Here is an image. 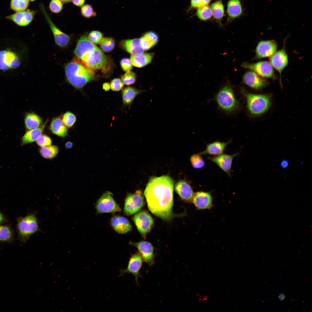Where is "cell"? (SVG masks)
<instances>
[{"instance_id": "31", "label": "cell", "mask_w": 312, "mask_h": 312, "mask_svg": "<svg viewBox=\"0 0 312 312\" xmlns=\"http://www.w3.org/2000/svg\"><path fill=\"white\" fill-rule=\"evenodd\" d=\"M212 15L215 20L221 27H223L222 20L224 16V10L222 0H218L211 5Z\"/></svg>"}, {"instance_id": "46", "label": "cell", "mask_w": 312, "mask_h": 312, "mask_svg": "<svg viewBox=\"0 0 312 312\" xmlns=\"http://www.w3.org/2000/svg\"><path fill=\"white\" fill-rule=\"evenodd\" d=\"M140 39V43L141 47L144 50H147L155 44L149 38L144 35Z\"/></svg>"}, {"instance_id": "7", "label": "cell", "mask_w": 312, "mask_h": 312, "mask_svg": "<svg viewBox=\"0 0 312 312\" xmlns=\"http://www.w3.org/2000/svg\"><path fill=\"white\" fill-rule=\"evenodd\" d=\"M145 204L144 195L140 190L128 194L125 202L124 211L125 214L131 215L139 211Z\"/></svg>"}, {"instance_id": "32", "label": "cell", "mask_w": 312, "mask_h": 312, "mask_svg": "<svg viewBox=\"0 0 312 312\" xmlns=\"http://www.w3.org/2000/svg\"><path fill=\"white\" fill-rule=\"evenodd\" d=\"M25 127L28 130L39 127L42 125L41 117L36 113L31 112L27 114L24 120Z\"/></svg>"}, {"instance_id": "8", "label": "cell", "mask_w": 312, "mask_h": 312, "mask_svg": "<svg viewBox=\"0 0 312 312\" xmlns=\"http://www.w3.org/2000/svg\"><path fill=\"white\" fill-rule=\"evenodd\" d=\"M132 220L141 236L145 239L154 224L151 216L147 211L142 210L134 215Z\"/></svg>"}, {"instance_id": "18", "label": "cell", "mask_w": 312, "mask_h": 312, "mask_svg": "<svg viewBox=\"0 0 312 312\" xmlns=\"http://www.w3.org/2000/svg\"><path fill=\"white\" fill-rule=\"evenodd\" d=\"M238 153L232 155L221 154L211 157L208 159L216 164L220 168L230 177V173L233 158L238 155Z\"/></svg>"}, {"instance_id": "2", "label": "cell", "mask_w": 312, "mask_h": 312, "mask_svg": "<svg viewBox=\"0 0 312 312\" xmlns=\"http://www.w3.org/2000/svg\"><path fill=\"white\" fill-rule=\"evenodd\" d=\"M65 70L68 83L75 89L80 91L87 83L95 78L93 70L76 57L67 64Z\"/></svg>"}, {"instance_id": "42", "label": "cell", "mask_w": 312, "mask_h": 312, "mask_svg": "<svg viewBox=\"0 0 312 312\" xmlns=\"http://www.w3.org/2000/svg\"><path fill=\"white\" fill-rule=\"evenodd\" d=\"M88 38L89 40L95 44H99L103 38L102 33L96 30L91 31L89 34Z\"/></svg>"}, {"instance_id": "15", "label": "cell", "mask_w": 312, "mask_h": 312, "mask_svg": "<svg viewBox=\"0 0 312 312\" xmlns=\"http://www.w3.org/2000/svg\"><path fill=\"white\" fill-rule=\"evenodd\" d=\"M285 40H285L282 49L276 51L270 57V63L272 67L279 73L281 85V73L288 63V57L285 49Z\"/></svg>"}, {"instance_id": "52", "label": "cell", "mask_w": 312, "mask_h": 312, "mask_svg": "<svg viewBox=\"0 0 312 312\" xmlns=\"http://www.w3.org/2000/svg\"><path fill=\"white\" fill-rule=\"evenodd\" d=\"M73 145V143L70 141L67 142L65 144V147L68 149H70L72 148Z\"/></svg>"}, {"instance_id": "3", "label": "cell", "mask_w": 312, "mask_h": 312, "mask_svg": "<svg viewBox=\"0 0 312 312\" xmlns=\"http://www.w3.org/2000/svg\"><path fill=\"white\" fill-rule=\"evenodd\" d=\"M241 92L245 96L247 107L250 114L253 116H258L265 113L271 105V97L268 94H257L247 91L242 88Z\"/></svg>"}, {"instance_id": "56", "label": "cell", "mask_w": 312, "mask_h": 312, "mask_svg": "<svg viewBox=\"0 0 312 312\" xmlns=\"http://www.w3.org/2000/svg\"><path fill=\"white\" fill-rule=\"evenodd\" d=\"M287 161H283L281 164L282 166L283 167H286L287 165Z\"/></svg>"}, {"instance_id": "36", "label": "cell", "mask_w": 312, "mask_h": 312, "mask_svg": "<svg viewBox=\"0 0 312 312\" xmlns=\"http://www.w3.org/2000/svg\"><path fill=\"white\" fill-rule=\"evenodd\" d=\"M99 44L100 47L103 51L108 52L112 50L114 48L115 42L112 38L105 37L102 39Z\"/></svg>"}, {"instance_id": "12", "label": "cell", "mask_w": 312, "mask_h": 312, "mask_svg": "<svg viewBox=\"0 0 312 312\" xmlns=\"http://www.w3.org/2000/svg\"><path fill=\"white\" fill-rule=\"evenodd\" d=\"M277 45L274 40H261L258 43L255 49L256 59L270 57L277 51Z\"/></svg>"}, {"instance_id": "58", "label": "cell", "mask_w": 312, "mask_h": 312, "mask_svg": "<svg viewBox=\"0 0 312 312\" xmlns=\"http://www.w3.org/2000/svg\"><path fill=\"white\" fill-rule=\"evenodd\" d=\"M30 0L31 1H35V0Z\"/></svg>"}, {"instance_id": "17", "label": "cell", "mask_w": 312, "mask_h": 312, "mask_svg": "<svg viewBox=\"0 0 312 312\" xmlns=\"http://www.w3.org/2000/svg\"><path fill=\"white\" fill-rule=\"evenodd\" d=\"M96 46L91 42L86 35L82 36L79 39L74 50V53L77 58L81 60Z\"/></svg>"}, {"instance_id": "53", "label": "cell", "mask_w": 312, "mask_h": 312, "mask_svg": "<svg viewBox=\"0 0 312 312\" xmlns=\"http://www.w3.org/2000/svg\"><path fill=\"white\" fill-rule=\"evenodd\" d=\"M285 298V295L282 292H280L278 297V298L280 301H282L284 300Z\"/></svg>"}, {"instance_id": "9", "label": "cell", "mask_w": 312, "mask_h": 312, "mask_svg": "<svg viewBox=\"0 0 312 312\" xmlns=\"http://www.w3.org/2000/svg\"><path fill=\"white\" fill-rule=\"evenodd\" d=\"M95 207L99 213H114L121 211L119 206L113 198L112 194L109 192L104 193L98 200Z\"/></svg>"}, {"instance_id": "25", "label": "cell", "mask_w": 312, "mask_h": 312, "mask_svg": "<svg viewBox=\"0 0 312 312\" xmlns=\"http://www.w3.org/2000/svg\"><path fill=\"white\" fill-rule=\"evenodd\" d=\"M119 44L122 48L131 55L140 54L144 51L141 46L140 38L123 40Z\"/></svg>"}, {"instance_id": "48", "label": "cell", "mask_w": 312, "mask_h": 312, "mask_svg": "<svg viewBox=\"0 0 312 312\" xmlns=\"http://www.w3.org/2000/svg\"><path fill=\"white\" fill-rule=\"evenodd\" d=\"M120 64L122 70L126 72L130 71L133 67L130 59L128 58L122 59L120 61Z\"/></svg>"}, {"instance_id": "4", "label": "cell", "mask_w": 312, "mask_h": 312, "mask_svg": "<svg viewBox=\"0 0 312 312\" xmlns=\"http://www.w3.org/2000/svg\"><path fill=\"white\" fill-rule=\"evenodd\" d=\"M37 213L34 211L25 217H19L17 219L18 237L23 242H26L31 235L40 231Z\"/></svg>"}, {"instance_id": "6", "label": "cell", "mask_w": 312, "mask_h": 312, "mask_svg": "<svg viewBox=\"0 0 312 312\" xmlns=\"http://www.w3.org/2000/svg\"><path fill=\"white\" fill-rule=\"evenodd\" d=\"M82 62L92 70L100 69L106 65L109 59L102 50L96 47L90 52Z\"/></svg>"}, {"instance_id": "30", "label": "cell", "mask_w": 312, "mask_h": 312, "mask_svg": "<svg viewBox=\"0 0 312 312\" xmlns=\"http://www.w3.org/2000/svg\"><path fill=\"white\" fill-rule=\"evenodd\" d=\"M154 55V53H153L131 55L130 59L133 65L138 67H142L151 62Z\"/></svg>"}, {"instance_id": "22", "label": "cell", "mask_w": 312, "mask_h": 312, "mask_svg": "<svg viewBox=\"0 0 312 312\" xmlns=\"http://www.w3.org/2000/svg\"><path fill=\"white\" fill-rule=\"evenodd\" d=\"M174 190L180 197L185 202H192L194 195L193 190L190 185L186 181L181 180L176 183Z\"/></svg>"}, {"instance_id": "51", "label": "cell", "mask_w": 312, "mask_h": 312, "mask_svg": "<svg viewBox=\"0 0 312 312\" xmlns=\"http://www.w3.org/2000/svg\"><path fill=\"white\" fill-rule=\"evenodd\" d=\"M110 88V84L109 82L104 83L102 85L103 89L105 91H109Z\"/></svg>"}, {"instance_id": "1", "label": "cell", "mask_w": 312, "mask_h": 312, "mask_svg": "<svg viewBox=\"0 0 312 312\" xmlns=\"http://www.w3.org/2000/svg\"><path fill=\"white\" fill-rule=\"evenodd\" d=\"M174 181L170 176L152 177L144 191L148 207L155 216L169 220L175 216L172 211Z\"/></svg>"}, {"instance_id": "49", "label": "cell", "mask_w": 312, "mask_h": 312, "mask_svg": "<svg viewBox=\"0 0 312 312\" xmlns=\"http://www.w3.org/2000/svg\"><path fill=\"white\" fill-rule=\"evenodd\" d=\"M146 36L150 39L154 43L156 44L159 40L158 35L155 32L152 31L148 32L144 34Z\"/></svg>"}, {"instance_id": "14", "label": "cell", "mask_w": 312, "mask_h": 312, "mask_svg": "<svg viewBox=\"0 0 312 312\" xmlns=\"http://www.w3.org/2000/svg\"><path fill=\"white\" fill-rule=\"evenodd\" d=\"M20 61L16 53L9 50L0 51V69L3 70L16 68L19 66Z\"/></svg>"}, {"instance_id": "38", "label": "cell", "mask_w": 312, "mask_h": 312, "mask_svg": "<svg viewBox=\"0 0 312 312\" xmlns=\"http://www.w3.org/2000/svg\"><path fill=\"white\" fill-rule=\"evenodd\" d=\"M62 122L67 128H70L73 127L76 121V116L73 113L68 111L63 115Z\"/></svg>"}, {"instance_id": "55", "label": "cell", "mask_w": 312, "mask_h": 312, "mask_svg": "<svg viewBox=\"0 0 312 312\" xmlns=\"http://www.w3.org/2000/svg\"><path fill=\"white\" fill-rule=\"evenodd\" d=\"M4 218L3 215L0 212V223L3 222L4 220Z\"/></svg>"}, {"instance_id": "27", "label": "cell", "mask_w": 312, "mask_h": 312, "mask_svg": "<svg viewBox=\"0 0 312 312\" xmlns=\"http://www.w3.org/2000/svg\"><path fill=\"white\" fill-rule=\"evenodd\" d=\"M49 128L51 133L58 136L64 137L68 135L67 128L60 116L54 118L52 119Z\"/></svg>"}, {"instance_id": "26", "label": "cell", "mask_w": 312, "mask_h": 312, "mask_svg": "<svg viewBox=\"0 0 312 312\" xmlns=\"http://www.w3.org/2000/svg\"><path fill=\"white\" fill-rule=\"evenodd\" d=\"M143 91V90L130 86H127L123 89L121 92L122 106H129L130 108L135 98Z\"/></svg>"}, {"instance_id": "33", "label": "cell", "mask_w": 312, "mask_h": 312, "mask_svg": "<svg viewBox=\"0 0 312 312\" xmlns=\"http://www.w3.org/2000/svg\"><path fill=\"white\" fill-rule=\"evenodd\" d=\"M59 151V148L56 145H50L41 147L40 153L43 157L47 159L53 158L57 155Z\"/></svg>"}, {"instance_id": "24", "label": "cell", "mask_w": 312, "mask_h": 312, "mask_svg": "<svg viewBox=\"0 0 312 312\" xmlns=\"http://www.w3.org/2000/svg\"><path fill=\"white\" fill-rule=\"evenodd\" d=\"M227 23L241 16L243 9L240 0H229L227 4Z\"/></svg>"}, {"instance_id": "13", "label": "cell", "mask_w": 312, "mask_h": 312, "mask_svg": "<svg viewBox=\"0 0 312 312\" xmlns=\"http://www.w3.org/2000/svg\"><path fill=\"white\" fill-rule=\"evenodd\" d=\"M129 244L136 247L143 260L150 265L155 263L154 248L150 242L141 241L138 242H130Z\"/></svg>"}, {"instance_id": "37", "label": "cell", "mask_w": 312, "mask_h": 312, "mask_svg": "<svg viewBox=\"0 0 312 312\" xmlns=\"http://www.w3.org/2000/svg\"><path fill=\"white\" fill-rule=\"evenodd\" d=\"M12 237V233L10 227L5 225L0 226V241L10 242Z\"/></svg>"}, {"instance_id": "35", "label": "cell", "mask_w": 312, "mask_h": 312, "mask_svg": "<svg viewBox=\"0 0 312 312\" xmlns=\"http://www.w3.org/2000/svg\"><path fill=\"white\" fill-rule=\"evenodd\" d=\"M29 2V0H11L10 7L16 12L24 11L27 8Z\"/></svg>"}, {"instance_id": "40", "label": "cell", "mask_w": 312, "mask_h": 312, "mask_svg": "<svg viewBox=\"0 0 312 312\" xmlns=\"http://www.w3.org/2000/svg\"><path fill=\"white\" fill-rule=\"evenodd\" d=\"M136 79V74L130 71L127 72L122 76L121 78V79L124 84L128 86L134 84Z\"/></svg>"}, {"instance_id": "45", "label": "cell", "mask_w": 312, "mask_h": 312, "mask_svg": "<svg viewBox=\"0 0 312 312\" xmlns=\"http://www.w3.org/2000/svg\"><path fill=\"white\" fill-rule=\"evenodd\" d=\"M36 142L37 144L41 147L50 146L52 143L51 138L46 135H42Z\"/></svg>"}, {"instance_id": "28", "label": "cell", "mask_w": 312, "mask_h": 312, "mask_svg": "<svg viewBox=\"0 0 312 312\" xmlns=\"http://www.w3.org/2000/svg\"><path fill=\"white\" fill-rule=\"evenodd\" d=\"M231 141L227 142L216 141L208 144L205 149L199 154L200 155L207 154L211 155H218L222 154L227 146L230 143Z\"/></svg>"}, {"instance_id": "5", "label": "cell", "mask_w": 312, "mask_h": 312, "mask_svg": "<svg viewBox=\"0 0 312 312\" xmlns=\"http://www.w3.org/2000/svg\"><path fill=\"white\" fill-rule=\"evenodd\" d=\"M216 99L219 107L226 112H231L238 108V102L232 87L229 85L224 86L219 90Z\"/></svg>"}, {"instance_id": "23", "label": "cell", "mask_w": 312, "mask_h": 312, "mask_svg": "<svg viewBox=\"0 0 312 312\" xmlns=\"http://www.w3.org/2000/svg\"><path fill=\"white\" fill-rule=\"evenodd\" d=\"M110 223L113 229L120 234L126 233L132 229L131 224L128 220L122 216H113L111 218Z\"/></svg>"}, {"instance_id": "44", "label": "cell", "mask_w": 312, "mask_h": 312, "mask_svg": "<svg viewBox=\"0 0 312 312\" xmlns=\"http://www.w3.org/2000/svg\"><path fill=\"white\" fill-rule=\"evenodd\" d=\"M110 84L112 90L115 92L122 90L124 85L121 79L119 78L113 79Z\"/></svg>"}, {"instance_id": "57", "label": "cell", "mask_w": 312, "mask_h": 312, "mask_svg": "<svg viewBox=\"0 0 312 312\" xmlns=\"http://www.w3.org/2000/svg\"><path fill=\"white\" fill-rule=\"evenodd\" d=\"M63 3H67L70 2L71 0H60Z\"/></svg>"}, {"instance_id": "21", "label": "cell", "mask_w": 312, "mask_h": 312, "mask_svg": "<svg viewBox=\"0 0 312 312\" xmlns=\"http://www.w3.org/2000/svg\"><path fill=\"white\" fill-rule=\"evenodd\" d=\"M36 12L29 10L17 12L5 18L12 21L18 26H24L29 24L33 20Z\"/></svg>"}, {"instance_id": "50", "label": "cell", "mask_w": 312, "mask_h": 312, "mask_svg": "<svg viewBox=\"0 0 312 312\" xmlns=\"http://www.w3.org/2000/svg\"><path fill=\"white\" fill-rule=\"evenodd\" d=\"M72 3L75 5L81 7L82 6L85 2V0H71Z\"/></svg>"}, {"instance_id": "54", "label": "cell", "mask_w": 312, "mask_h": 312, "mask_svg": "<svg viewBox=\"0 0 312 312\" xmlns=\"http://www.w3.org/2000/svg\"><path fill=\"white\" fill-rule=\"evenodd\" d=\"M208 296H204L202 298H201L200 300V301L201 302H204L206 300H207L208 299Z\"/></svg>"}, {"instance_id": "34", "label": "cell", "mask_w": 312, "mask_h": 312, "mask_svg": "<svg viewBox=\"0 0 312 312\" xmlns=\"http://www.w3.org/2000/svg\"><path fill=\"white\" fill-rule=\"evenodd\" d=\"M196 15L201 21H207L210 20L212 16L211 7L207 5L198 8Z\"/></svg>"}, {"instance_id": "39", "label": "cell", "mask_w": 312, "mask_h": 312, "mask_svg": "<svg viewBox=\"0 0 312 312\" xmlns=\"http://www.w3.org/2000/svg\"><path fill=\"white\" fill-rule=\"evenodd\" d=\"M190 160L193 167L195 169L201 168L205 166V161L200 154L193 155Z\"/></svg>"}, {"instance_id": "10", "label": "cell", "mask_w": 312, "mask_h": 312, "mask_svg": "<svg viewBox=\"0 0 312 312\" xmlns=\"http://www.w3.org/2000/svg\"><path fill=\"white\" fill-rule=\"evenodd\" d=\"M241 66L255 72L262 77L272 79L276 78L272 66L268 61H260L252 63L245 62L243 63Z\"/></svg>"}, {"instance_id": "19", "label": "cell", "mask_w": 312, "mask_h": 312, "mask_svg": "<svg viewBox=\"0 0 312 312\" xmlns=\"http://www.w3.org/2000/svg\"><path fill=\"white\" fill-rule=\"evenodd\" d=\"M243 81L248 86L255 90L261 89L268 83L266 79L252 71H248L244 75Z\"/></svg>"}, {"instance_id": "43", "label": "cell", "mask_w": 312, "mask_h": 312, "mask_svg": "<svg viewBox=\"0 0 312 312\" xmlns=\"http://www.w3.org/2000/svg\"><path fill=\"white\" fill-rule=\"evenodd\" d=\"M51 11L54 13H58L62 10L63 4L60 0H52L49 4Z\"/></svg>"}, {"instance_id": "47", "label": "cell", "mask_w": 312, "mask_h": 312, "mask_svg": "<svg viewBox=\"0 0 312 312\" xmlns=\"http://www.w3.org/2000/svg\"><path fill=\"white\" fill-rule=\"evenodd\" d=\"M212 0H191L189 10L198 8L204 5H208Z\"/></svg>"}, {"instance_id": "41", "label": "cell", "mask_w": 312, "mask_h": 312, "mask_svg": "<svg viewBox=\"0 0 312 312\" xmlns=\"http://www.w3.org/2000/svg\"><path fill=\"white\" fill-rule=\"evenodd\" d=\"M81 13L83 17L86 18H90L95 16L96 13L92 6L89 4L83 5L81 8Z\"/></svg>"}, {"instance_id": "20", "label": "cell", "mask_w": 312, "mask_h": 312, "mask_svg": "<svg viewBox=\"0 0 312 312\" xmlns=\"http://www.w3.org/2000/svg\"><path fill=\"white\" fill-rule=\"evenodd\" d=\"M192 202L198 210L210 209L213 206V198L210 193L198 191L194 194Z\"/></svg>"}, {"instance_id": "11", "label": "cell", "mask_w": 312, "mask_h": 312, "mask_svg": "<svg viewBox=\"0 0 312 312\" xmlns=\"http://www.w3.org/2000/svg\"><path fill=\"white\" fill-rule=\"evenodd\" d=\"M40 6L42 12L53 34L56 44L61 47H66L70 42V37L61 31L55 25L48 16L43 5L41 4Z\"/></svg>"}, {"instance_id": "16", "label": "cell", "mask_w": 312, "mask_h": 312, "mask_svg": "<svg viewBox=\"0 0 312 312\" xmlns=\"http://www.w3.org/2000/svg\"><path fill=\"white\" fill-rule=\"evenodd\" d=\"M143 260L139 252L132 254L129 259L127 268L120 270V276L126 273L131 274L134 276L137 284L138 285V278L140 276V271L142 265Z\"/></svg>"}, {"instance_id": "29", "label": "cell", "mask_w": 312, "mask_h": 312, "mask_svg": "<svg viewBox=\"0 0 312 312\" xmlns=\"http://www.w3.org/2000/svg\"><path fill=\"white\" fill-rule=\"evenodd\" d=\"M47 121V120L44 124L39 127L27 132L22 138V144L24 145L36 141L42 135Z\"/></svg>"}]
</instances>
